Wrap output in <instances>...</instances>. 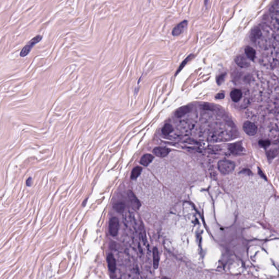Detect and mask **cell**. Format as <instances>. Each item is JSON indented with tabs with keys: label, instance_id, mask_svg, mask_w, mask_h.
<instances>
[{
	"label": "cell",
	"instance_id": "1",
	"mask_svg": "<svg viewBox=\"0 0 279 279\" xmlns=\"http://www.w3.org/2000/svg\"><path fill=\"white\" fill-rule=\"evenodd\" d=\"M272 191L269 185L262 180L255 179L246 182L242 186L240 197L242 214L252 219L259 218Z\"/></svg>",
	"mask_w": 279,
	"mask_h": 279
},
{
	"label": "cell",
	"instance_id": "2",
	"mask_svg": "<svg viewBox=\"0 0 279 279\" xmlns=\"http://www.w3.org/2000/svg\"><path fill=\"white\" fill-rule=\"evenodd\" d=\"M266 215L271 223L279 229V199L272 200L270 202Z\"/></svg>",
	"mask_w": 279,
	"mask_h": 279
},
{
	"label": "cell",
	"instance_id": "3",
	"mask_svg": "<svg viewBox=\"0 0 279 279\" xmlns=\"http://www.w3.org/2000/svg\"><path fill=\"white\" fill-rule=\"evenodd\" d=\"M218 169L220 172L224 174H229L235 169V165L233 162L229 160H222L219 161L218 164Z\"/></svg>",
	"mask_w": 279,
	"mask_h": 279
},
{
	"label": "cell",
	"instance_id": "4",
	"mask_svg": "<svg viewBox=\"0 0 279 279\" xmlns=\"http://www.w3.org/2000/svg\"><path fill=\"white\" fill-rule=\"evenodd\" d=\"M42 38H43L42 36L37 35L34 38H32L30 41H28V43L22 48V50L20 51V56L24 57L26 56L27 55H28L31 50L32 48L33 47L35 44L39 42L42 39Z\"/></svg>",
	"mask_w": 279,
	"mask_h": 279
},
{
	"label": "cell",
	"instance_id": "5",
	"mask_svg": "<svg viewBox=\"0 0 279 279\" xmlns=\"http://www.w3.org/2000/svg\"><path fill=\"white\" fill-rule=\"evenodd\" d=\"M119 224L118 219L113 217L111 218L109 221V231L110 235L112 236H116L117 235L119 230Z\"/></svg>",
	"mask_w": 279,
	"mask_h": 279
},
{
	"label": "cell",
	"instance_id": "6",
	"mask_svg": "<svg viewBox=\"0 0 279 279\" xmlns=\"http://www.w3.org/2000/svg\"><path fill=\"white\" fill-rule=\"evenodd\" d=\"M243 130L247 135L253 136L257 132V127L253 123L246 121L243 124Z\"/></svg>",
	"mask_w": 279,
	"mask_h": 279
},
{
	"label": "cell",
	"instance_id": "7",
	"mask_svg": "<svg viewBox=\"0 0 279 279\" xmlns=\"http://www.w3.org/2000/svg\"><path fill=\"white\" fill-rule=\"evenodd\" d=\"M128 196L132 207L135 209H138L141 207V203L134 193L131 190H129L128 191Z\"/></svg>",
	"mask_w": 279,
	"mask_h": 279
},
{
	"label": "cell",
	"instance_id": "8",
	"mask_svg": "<svg viewBox=\"0 0 279 279\" xmlns=\"http://www.w3.org/2000/svg\"><path fill=\"white\" fill-rule=\"evenodd\" d=\"M188 24L187 21L184 20L182 22L179 23L176 26L175 28L173 29L172 34L173 36H177L182 33V32L184 31L185 27H186Z\"/></svg>",
	"mask_w": 279,
	"mask_h": 279
},
{
	"label": "cell",
	"instance_id": "9",
	"mask_svg": "<svg viewBox=\"0 0 279 279\" xmlns=\"http://www.w3.org/2000/svg\"><path fill=\"white\" fill-rule=\"evenodd\" d=\"M235 62V63L241 68H247L250 64L248 59L243 55H238L236 57Z\"/></svg>",
	"mask_w": 279,
	"mask_h": 279
},
{
	"label": "cell",
	"instance_id": "10",
	"mask_svg": "<svg viewBox=\"0 0 279 279\" xmlns=\"http://www.w3.org/2000/svg\"><path fill=\"white\" fill-rule=\"evenodd\" d=\"M107 262L110 272L112 273L115 272L116 269V260L112 254L108 255L107 257Z\"/></svg>",
	"mask_w": 279,
	"mask_h": 279
},
{
	"label": "cell",
	"instance_id": "11",
	"mask_svg": "<svg viewBox=\"0 0 279 279\" xmlns=\"http://www.w3.org/2000/svg\"><path fill=\"white\" fill-rule=\"evenodd\" d=\"M169 152V149L164 147H156L153 149V153L156 156L160 158L167 156Z\"/></svg>",
	"mask_w": 279,
	"mask_h": 279
},
{
	"label": "cell",
	"instance_id": "12",
	"mask_svg": "<svg viewBox=\"0 0 279 279\" xmlns=\"http://www.w3.org/2000/svg\"><path fill=\"white\" fill-rule=\"evenodd\" d=\"M230 96L232 101L234 102H238L241 98L242 92L240 90L234 89L231 91L230 93Z\"/></svg>",
	"mask_w": 279,
	"mask_h": 279
},
{
	"label": "cell",
	"instance_id": "13",
	"mask_svg": "<svg viewBox=\"0 0 279 279\" xmlns=\"http://www.w3.org/2000/svg\"><path fill=\"white\" fill-rule=\"evenodd\" d=\"M191 111V108L189 106H184L182 107L177 110L175 112V116L177 117H181L189 113Z\"/></svg>",
	"mask_w": 279,
	"mask_h": 279
},
{
	"label": "cell",
	"instance_id": "14",
	"mask_svg": "<svg viewBox=\"0 0 279 279\" xmlns=\"http://www.w3.org/2000/svg\"><path fill=\"white\" fill-rule=\"evenodd\" d=\"M153 263L154 268L157 269L159 264V255L158 250L156 247H154L153 249Z\"/></svg>",
	"mask_w": 279,
	"mask_h": 279
},
{
	"label": "cell",
	"instance_id": "15",
	"mask_svg": "<svg viewBox=\"0 0 279 279\" xmlns=\"http://www.w3.org/2000/svg\"><path fill=\"white\" fill-rule=\"evenodd\" d=\"M153 158V156L152 155L149 154H144V155H143L141 158L140 163L144 166H147L152 161Z\"/></svg>",
	"mask_w": 279,
	"mask_h": 279
},
{
	"label": "cell",
	"instance_id": "16",
	"mask_svg": "<svg viewBox=\"0 0 279 279\" xmlns=\"http://www.w3.org/2000/svg\"><path fill=\"white\" fill-rule=\"evenodd\" d=\"M245 54L249 59L253 61L256 56V51L252 47H246L245 49Z\"/></svg>",
	"mask_w": 279,
	"mask_h": 279
},
{
	"label": "cell",
	"instance_id": "17",
	"mask_svg": "<svg viewBox=\"0 0 279 279\" xmlns=\"http://www.w3.org/2000/svg\"><path fill=\"white\" fill-rule=\"evenodd\" d=\"M229 149L233 154H237L240 153L242 150L241 144L239 143H236L232 144L229 146Z\"/></svg>",
	"mask_w": 279,
	"mask_h": 279
},
{
	"label": "cell",
	"instance_id": "18",
	"mask_svg": "<svg viewBox=\"0 0 279 279\" xmlns=\"http://www.w3.org/2000/svg\"><path fill=\"white\" fill-rule=\"evenodd\" d=\"M125 204L123 202H117L115 203L113 205L114 209L118 213H122L125 209Z\"/></svg>",
	"mask_w": 279,
	"mask_h": 279
},
{
	"label": "cell",
	"instance_id": "19",
	"mask_svg": "<svg viewBox=\"0 0 279 279\" xmlns=\"http://www.w3.org/2000/svg\"><path fill=\"white\" fill-rule=\"evenodd\" d=\"M141 171H142V168L140 166L135 167L132 171V175H131L132 179H134L137 178L141 174Z\"/></svg>",
	"mask_w": 279,
	"mask_h": 279
},
{
	"label": "cell",
	"instance_id": "20",
	"mask_svg": "<svg viewBox=\"0 0 279 279\" xmlns=\"http://www.w3.org/2000/svg\"><path fill=\"white\" fill-rule=\"evenodd\" d=\"M172 131V126L169 124H166L162 129V132L165 135H169Z\"/></svg>",
	"mask_w": 279,
	"mask_h": 279
},
{
	"label": "cell",
	"instance_id": "21",
	"mask_svg": "<svg viewBox=\"0 0 279 279\" xmlns=\"http://www.w3.org/2000/svg\"><path fill=\"white\" fill-rule=\"evenodd\" d=\"M193 57H194V55H190V56H189L182 62V64H181V66H180L179 68L178 69V70L176 72V75H175L176 76L177 75H178V74L182 70V69L184 67V66H185V65L187 64V63L189 61H190Z\"/></svg>",
	"mask_w": 279,
	"mask_h": 279
},
{
	"label": "cell",
	"instance_id": "22",
	"mask_svg": "<svg viewBox=\"0 0 279 279\" xmlns=\"http://www.w3.org/2000/svg\"><path fill=\"white\" fill-rule=\"evenodd\" d=\"M279 152V150L276 149H274L270 150L269 152L268 153V156L269 158H273V157H275L276 155L278 154Z\"/></svg>",
	"mask_w": 279,
	"mask_h": 279
},
{
	"label": "cell",
	"instance_id": "23",
	"mask_svg": "<svg viewBox=\"0 0 279 279\" xmlns=\"http://www.w3.org/2000/svg\"><path fill=\"white\" fill-rule=\"evenodd\" d=\"M226 76V73H223L221 75H220L219 76L217 77L216 78V82L218 85H220L224 80L225 77Z\"/></svg>",
	"mask_w": 279,
	"mask_h": 279
},
{
	"label": "cell",
	"instance_id": "24",
	"mask_svg": "<svg viewBox=\"0 0 279 279\" xmlns=\"http://www.w3.org/2000/svg\"><path fill=\"white\" fill-rule=\"evenodd\" d=\"M225 97V94H223V93H220L219 94H217L215 96V98L216 99H223Z\"/></svg>",
	"mask_w": 279,
	"mask_h": 279
},
{
	"label": "cell",
	"instance_id": "25",
	"mask_svg": "<svg viewBox=\"0 0 279 279\" xmlns=\"http://www.w3.org/2000/svg\"><path fill=\"white\" fill-rule=\"evenodd\" d=\"M32 183V178L31 177H30L29 178H28V179L26 181V185L27 186H30L31 185Z\"/></svg>",
	"mask_w": 279,
	"mask_h": 279
},
{
	"label": "cell",
	"instance_id": "26",
	"mask_svg": "<svg viewBox=\"0 0 279 279\" xmlns=\"http://www.w3.org/2000/svg\"><path fill=\"white\" fill-rule=\"evenodd\" d=\"M242 279H252V278H246V277H244V278H242Z\"/></svg>",
	"mask_w": 279,
	"mask_h": 279
},
{
	"label": "cell",
	"instance_id": "27",
	"mask_svg": "<svg viewBox=\"0 0 279 279\" xmlns=\"http://www.w3.org/2000/svg\"><path fill=\"white\" fill-rule=\"evenodd\" d=\"M162 279H169V278H167V277H163V278H162Z\"/></svg>",
	"mask_w": 279,
	"mask_h": 279
},
{
	"label": "cell",
	"instance_id": "28",
	"mask_svg": "<svg viewBox=\"0 0 279 279\" xmlns=\"http://www.w3.org/2000/svg\"><path fill=\"white\" fill-rule=\"evenodd\" d=\"M279 279V278H278V279Z\"/></svg>",
	"mask_w": 279,
	"mask_h": 279
}]
</instances>
